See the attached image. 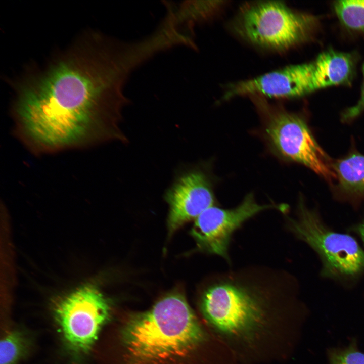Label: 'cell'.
Returning <instances> with one entry per match:
<instances>
[{
    "label": "cell",
    "mask_w": 364,
    "mask_h": 364,
    "mask_svg": "<svg viewBox=\"0 0 364 364\" xmlns=\"http://www.w3.org/2000/svg\"><path fill=\"white\" fill-rule=\"evenodd\" d=\"M364 79V63L362 67ZM364 110V80L361 98L354 106L347 109L344 113L343 118L345 120H350L357 116Z\"/></svg>",
    "instance_id": "e0dca14e"
},
{
    "label": "cell",
    "mask_w": 364,
    "mask_h": 364,
    "mask_svg": "<svg viewBox=\"0 0 364 364\" xmlns=\"http://www.w3.org/2000/svg\"><path fill=\"white\" fill-rule=\"evenodd\" d=\"M129 353L153 361L181 354L202 339V331L185 297L172 293L150 310L133 315L123 331Z\"/></svg>",
    "instance_id": "7a4b0ae2"
},
{
    "label": "cell",
    "mask_w": 364,
    "mask_h": 364,
    "mask_svg": "<svg viewBox=\"0 0 364 364\" xmlns=\"http://www.w3.org/2000/svg\"><path fill=\"white\" fill-rule=\"evenodd\" d=\"M226 3L223 1H186L177 11L172 10L178 22L193 28L196 23L209 21L218 15Z\"/></svg>",
    "instance_id": "4fadbf2b"
},
{
    "label": "cell",
    "mask_w": 364,
    "mask_h": 364,
    "mask_svg": "<svg viewBox=\"0 0 364 364\" xmlns=\"http://www.w3.org/2000/svg\"><path fill=\"white\" fill-rule=\"evenodd\" d=\"M335 12L347 28L364 30V0H342L335 2Z\"/></svg>",
    "instance_id": "5bb4252c"
},
{
    "label": "cell",
    "mask_w": 364,
    "mask_h": 364,
    "mask_svg": "<svg viewBox=\"0 0 364 364\" xmlns=\"http://www.w3.org/2000/svg\"><path fill=\"white\" fill-rule=\"evenodd\" d=\"M330 364H364V353L352 346L335 351L331 353Z\"/></svg>",
    "instance_id": "2e32d148"
},
{
    "label": "cell",
    "mask_w": 364,
    "mask_h": 364,
    "mask_svg": "<svg viewBox=\"0 0 364 364\" xmlns=\"http://www.w3.org/2000/svg\"><path fill=\"white\" fill-rule=\"evenodd\" d=\"M287 208L285 204H259L250 193L235 208L212 206L205 210L194 220L191 234L200 250L228 260L231 237L244 222L265 210L276 209L284 212Z\"/></svg>",
    "instance_id": "ba28073f"
},
{
    "label": "cell",
    "mask_w": 364,
    "mask_h": 364,
    "mask_svg": "<svg viewBox=\"0 0 364 364\" xmlns=\"http://www.w3.org/2000/svg\"><path fill=\"white\" fill-rule=\"evenodd\" d=\"M313 61L291 65L228 85L223 100L258 96L265 99L299 97L314 92Z\"/></svg>",
    "instance_id": "9c48e42d"
},
{
    "label": "cell",
    "mask_w": 364,
    "mask_h": 364,
    "mask_svg": "<svg viewBox=\"0 0 364 364\" xmlns=\"http://www.w3.org/2000/svg\"><path fill=\"white\" fill-rule=\"evenodd\" d=\"M0 364H16L26 348L24 336L16 331L8 332L1 340Z\"/></svg>",
    "instance_id": "9a60e30c"
},
{
    "label": "cell",
    "mask_w": 364,
    "mask_h": 364,
    "mask_svg": "<svg viewBox=\"0 0 364 364\" xmlns=\"http://www.w3.org/2000/svg\"><path fill=\"white\" fill-rule=\"evenodd\" d=\"M313 17L298 12L281 1L246 2L231 23L239 38L253 46L277 53L304 42L314 24Z\"/></svg>",
    "instance_id": "3957f363"
},
{
    "label": "cell",
    "mask_w": 364,
    "mask_h": 364,
    "mask_svg": "<svg viewBox=\"0 0 364 364\" xmlns=\"http://www.w3.org/2000/svg\"><path fill=\"white\" fill-rule=\"evenodd\" d=\"M258 287L235 279L216 283L203 295V312L215 327L223 332L238 334L247 330L262 314Z\"/></svg>",
    "instance_id": "8992f818"
},
{
    "label": "cell",
    "mask_w": 364,
    "mask_h": 364,
    "mask_svg": "<svg viewBox=\"0 0 364 364\" xmlns=\"http://www.w3.org/2000/svg\"><path fill=\"white\" fill-rule=\"evenodd\" d=\"M250 98L265 118L268 139L281 156L328 179L336 176L327 155L301 117L270 104L264 98Z\"/></svg>",
    "instance_id": "277c9868"
},
{
    "label": "cell",
    "mask_w": 364,
    "mask_h": 364,
    "mask_svg": "<svg viewBox=\"0 0 364 364\" xmlns=\"http://www.w3.org/2000/svg\"><path fill=\"white\" fill-rule=\"evenodd\" d=\"M169 205L167 228L172 235L186 223L195 220L213 206L214 197L206 175L198 170L183 174L165 194Z\"/></svg>",
    "instance_id": "30bf717a"
},
{
    "label": "cell",
    "mask_w": 364,
    "mask_h": 364,
    "mask_svg": "<svg viewBox=\"0 0 364 364\" xmlns=\"http://www.w3.org/2000/svg\"><path fill=\"white\" fill-rule=\"evenodd\" d=\"M167 14H169V13H167ZM170 15H171L170 14ZM176 26H177V25H176ZM177 27H178V26H177ZM179 31H180V30H179ZM181 34H182V33H181ZM190 40H191V39H190ZM192 41L194 42L193 41ZM194 44H195V43H194ZM194 49L195 48V47H194Z\"/></svg>",
    "instance_id": "ac0fdd59"
},
{
    "label": "cell",
    "mask_w": 364,
    "mask_h": 364,
    "mask_svg": "<svg viewBox=\"0 0 364 364\" xmlns=\"http://www.w3.org/2000/svg\"><path fill=\"white\" fill-rule=\"evenodd\" d=\"M169 14H170V13H169ZM171 16H172V15H171ZM172 18H173V17H172ZM175 24H176V23H175ZM178 29H179V28H178ZM184 36H185V35H184ZM192 41H193V40H192Z\"/></svg>",
    "instance_id": "d6986e66"
},
{
    "label": "cell",
    "mask_w": 364,
    "mask_h": 364,
    "mask_svg": "<svg viewBox=\"0 0 364 364\" xmlns=\"http://www.w3.org/2000/svg\"><path fill=\"white\" fill-rule=\"evenodd\" d=\"M333 168L344 191L364 194V155L351 154L335 163Z\"/></svg>",
    "instance_id": "7c38bea8"
},
{
    "label": "cell",
    "mask_w": 364,
    "mask_h": 364,
    "mask_svg": "<svg viewBox=\"0 0 364 364\" xmlns=\"http://www.w3.org/2000/svg\"><path fill=\"white\" fill-rule=\"evenodd\" d=\"M313 63L314 91L347 83L352 78L354 64L348 53L327 51L319 54Z\"/></svg>",
    "instance_id": "8fae6325"
},
{
    "label": "cell",
    "mask_w": 364,
    "mask_h": 364,
    "mask_svg": "<svg viewBox=\"0 0 364 364\" xmlns=\"http://www.w3.org/2000/svg\"><path fill=\"white\" fill-rule=\"evenodd\" d=\"M109 311L108 303L102 293L94 287L85 286L62 299L57 305L56 315L69 344L85 351L96 340Z\"/></svg>",
    "instance_id": "52a82bcc"
},
{
    "label": "cell",
    "mask_w": 364,
    "mask_h": 364,
    "mask_svg": "<svg viewBox=\"0 0 364 364\" xmlns=\"http://www.w3.org/2000/svg\"><path fill=\"white\" fill-rule=\"evenodd\" d=\"M298 210L295 219H289V228L318 254L324 275L352 277L364 270V251L352 237L329 230L302 201Z\"/></svg>",
    "instance_id": "5b68a950"
},
{
    "label": "cell",
    "mask_w": 364,
    "mask_h": 364,
    "mask_svg": "<svg viewBox=\"0 0 364 364\" xmlns=\"http://www.w3.org/2000/svg\"><path fill=\"white\" fill-rule=\"evenodd\" d=\"M149 59L140 41L88 37L20 83L13 106L17 133L39 152L125 141L119 127L130 102L124 87Z\"/></svg>",
    "instance_id": "6da1fadb"
}]
</instances>
